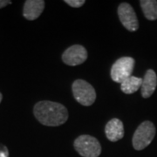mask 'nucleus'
Here are the masks:
<instances>
[{
  "label": "nucleus",
  "instance_id": "f257e3e1",
  "mask_svg": "<svg viewBox=\"0 0 157 157\" xmlns=\"http://www.w3.org/2000/svg\"><path fill=\"white\" fill-rule=\"evenodd\" d=\"M34 115L39 122L47 127L60 126L68 120V111L64 105L58 102L42 101L33 108Z\"/></svg>",
  "mask_w": 157,
  "mask_h": 157
},
{
  "label": "nucleus",
  "instance_id": "f03ea898",
  "mask_svg": "<svg viewBox=\"0 0 157 157\" xmlns=\"http://www.w3.org/2000/svg\"><path fill=\"white\" fill-rule=\"evenodd\" d=\"M155 135V127L149 121H143L135 130L133 136V147L135 150H142L151 143Z\"/></svg>",
  "mask_w": 157,
  "mask_h": 157
},
{
  "label": "nucleus",
  "instance_id": "7ed1b4c3",
  "mask_svg": "<svg viewBox=\"0 0 157 157\" xmlns=\"http://www.w3.org/2000/svg\"><path fill=\"white\" fill-rule=\"evenodd\" d=\"M75 150L82 157H99L101 154V145L95 137L83 135L74 140Z\"/></svg>",
  "mask_w": 157,
  "mask_h": 157
},
{
  "label": "nucleus",
  "instance_id": "20e7f679",
  "mask_svg": "<svg viewBox=\"0 0 157 157\" xmlns=\"http://www.w3.org/2000/svg\"><path fill=\"white\" fill-rule=\"evenodd\" d=\"M74 99L79 104L88 107L94 103L96 100L95 89L92 85L83 79H77L72 86Z\"/></svg>",
  "mask_w": 157,
  "mask_h": 157
},
{
  "label": "nucleus",
  "instance_id": "39448f33",
  "mask_svg": "<svg viewBox=\"0 0 157 157\" xmlns=\"http://www.w3.org/2000/svg\"><path fill=\"white\" fill-rule=\"evenodd\" d=\"M135 59L131 57H122L113 63L111 67V78L117 83H122L126 78L132 76L135 67Z\"/></svg>",
  "mask_w": 157,
  "mask_h": 157
},
{
  "label": "nucleus",
  "instance_id": "423d86ee",
  "mask_svg": "<svg viewBox=\"0 0 157 157\" xmlns=\"http://www.w3.org/2000/svg\"><path fill=\"white\" fill-rule=\"evenodd\" d=\"M118 16L122 25L129 32H135L139 28V22L133 7L128 3H121L118 7Z\"/></svg>",
  "mask_w": 157,
  "mask_h": 157
},
{
  "label": "nucleus",
  "instance_id": "0eeeda50",
  "mask_svg": "<svg viewBox=\"0 0 157 157\" xmlns=\"http://www.w3.org/2000/svg\"><path fill=\"white\" fill-rule=\"evenodd\" d=\"M87 59V51L83 45H74L68 47L62 54V60L65 64L75 67L83 64Z\"/></svg>",
  "mask_w": 157,
  "mask_h": 157
},
{
  "label": "nucleus",
  "instance_id": "6e6552de",
  "mask_svg": "<svg viewBox=\"0 0 157 157\" xmlns=\"http://www.w3.org/2000/svg\"><path fill=\"white\" fill-rule=\"evenodd\" d=\"M45 1L27 0L25 2L23 15L27 20H35L41 15L45 9Z\"/></svg>",
  "mask_w": 157,
  "mask_h": 157
},
{
  "label": "nucleus",
  "instance_id": "1a4fd4ad",
  "mask_svg": "<svg viewBox=\"0 0 157 157\" xmlns=\"http://www.w3.org/2000/svg\"><path fill=\"white\" fill-rule=\"evenodd\" d=\"M105 133L107 139L113 142L122 139L124 136V125L122 121L117 118L110 120L106 125Z\"/></svg>",
  "mask_w": 157,
  "mask_h": 157
},
{
  "label": "nucleus",
  "instance_id": "9d476101",
  "mask_svg": "<svg viewBox=\"0 0 157 157\" xmlns=\"http://www.w3.org/2000/svg\"><path fill=\"white\" fill-rule=\"evenodd\" d=\"M157 86V75L153 69H148L145 73L144 78H142L141 84V95L143 98H149Z\"/></svg>",
  "mask_w": 157,
  "mask_h": 157
},
{
  "label": "nucleus",
  "instance_id": "9b49d317",
  "mask_svg": "<svg viewBox=\"0 0 157 157\" xmlns=\"http://www.w3.org/2000/svg\"><path fill=\"white\" fill-rule=\"evenodd\" d=\"M141 84H142V78L135 76H130L121 84V89L124 94H131L135 93L137 90H139V88L141 87Z\"/></svg>",
  "mask_w": 157,
  "mask_h": 157
},
{
  "label": "nucleus",
  "instance_id": "f8f14e48",
  "mask_svg": "<svg viewBox=\"0 0 157 157\" xmlns=\"http://www.w3.org/2000/svg\"><path fill=\"white\" fill-rule=\"evenodd\" d=\"M140 5L143 14L148 20L157 19V1L156 0H140Z\"/></svg>",
  "mask_w": 157,
  "mask_h": 157
},
{
  "label": "nucleus",
  "instance_id": "ddd939ff",
  "mask_svg": "<svg viewBox=\"0 0 157 157\" xmlns=\"http://www.w3.org/2000/svg\"><path fill=\"white\" fill-rule=\"evenodd\" d=\"M65 3H67L68 6H72L73 8H78L86 3L85 0H65Z\"/></svg>",
  "mask_w": 157,
  "mask_h": 157
},
{
  "label": "nucleus",
  "instance_id": "4468645a",
  "mask_svg": "<svg viewBox=\"0 0 157 157\" xmlns=\"http://www.w3.org/2000/svg\"><path fill=\"white\" fill-rule=\"evenodd\" d=\"M9 5H11V1L10 0H0V9Z\"/></svg>",
  "mask_w": 157,
  "mask_h": 157
},
{
  "label": "nucleus",
  "instance_id": "2eb2a0df",
  "mask_svg": "<svg viewBox=\"0 0 157 157\" xmlns=\"http://www.w3.org/2000/svg\"><path fill=\"white\" fill-rule=\"evenodd\" d=\"M2 99H3V95H2V94L0 93V103H1V101H2Z\"/></svg>",
  "mask_w": 157,
  "mask_h": 157
}]
</instances>
